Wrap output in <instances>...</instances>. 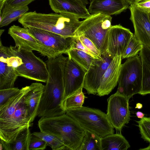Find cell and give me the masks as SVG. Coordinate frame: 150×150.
<instances>
[{"mask_svg":"<svg viewBox=\"0 0 150 150\" xmlns=\"http://www.w3.org/2000/svg\"><path fill=\"white\" fill-rule=\"evenodd\" d=\"M67 58L62 54L48 59L45 62L48 77L38 111L39 117H55L66 113L62 103L64 94V69Z\"/></svg>","mask_w":150,"mask_h":150,"instance_id":"obj_1","label":"cell"},{"mask_svg":"<svg viewBox=\"0 0 150 150\" xmlns=\"http://www.w3.org/2000/svg\"><path fill=\"white\" fill-rule=\"evenodd\" d=\"M80 18L69 13L46 14L35 11L26 13L18 21L25 28H35L65 37L75 38L76 32L82 22Z\"/></svg>","mask_w":150,"mask_h":150,"instance_id":"obj_2","label":"cell"},{"mask_svg":"<svg viewBox=\"0 0 150 150\" xmlns=\"http://www.w3.org/2000/svg\"><path fill=\"white\" fill-rule=\"evenodd\" d=\"M8 61L18 76L46 83L48 71L46 62L32 51L10 46Z\"/></svg>","mask_w":150,"mask_h":150,"instance_id":"obj_3","label":"cell"},{"mask_svg":"<svg viewBox=\"0 0 150 150\" xmlns=\"http://www.w3.org/2000/svg\"><path fill=\"white\" fill-rule=\"evenodd\" d=\"M112 17L101 13L91 15L82 21L75 33V37L83 35L91 40L102 56L107 53L108 31Z\"/></svg>","mask_w":150,"mask_h":150,"instance_id":"obj_4","label":"cell"},{"mask_svg":"<svg viewBox=\"0 0 150 150\" xmlns=\"http://www.w3.org/2000/svg\"><path fill=\"white\" fill-rule=\"evenodd\" d=\"M65 113L85 129L96 133L101 138L114 133V127L107 114L100 110L82 106L68 110Z\"/></svg>","mask_w":150,"mask_h":150,"instance_id":"obj_5","label":"cell"},{"mask_svg":"<svg viewBox=\"0 0 150 150\" xmlns=\"http://www.w3.org/2000/svg\"><path fill=\"white\" fill-rule=\"evenodd\" d=\"M142 80V64L139 55L127 58L122 64L117 91L129 99L140 93Z\"/></svg>","mask_w":150,"mask_h":150,"instance_id":"obj_6","label":"cell"},{"mask_svg":"<svg viewBox=\"0 0 150 150\" xmlns=\"http://www.w3.org/2000/svg\"><path fill=\"white\" fill-rule=\"evenodd\" d=\"M38 126L40 132L59 138L65 145L73 142L78 134L76 122L66 113L55 117H41Z\"/></svg>","mask_w":150,"mask_h":150,"instance_id":"obj_7","label":"cell"},{"mask_svg":"<svg viewBox=\"0 0 150 150\" xmlns=\"http://www.w3.org/2000/svg\"><path fill=\"white\" fill-rule=\"evenodd\" d=\"M28 32L44 47L50 58L67 54L71 49L74 38H66L47 30L35 28H27Z\"/></svg>","mask_w":150,"mask_h":150,"instance_id":"obj_8","label":"cell"},{"mask_svg":"<svg viewBox=\"0 0 150 150\" xmlns=\"http://www.w3.org/2000/svg\"><path fill=\"white\" fill-rule=\"evenodd\" d=\"M129 99L117 91L107 100V116L114 128L120 133L130 120Z\"/></svg>","mask_w":150,"mask_h":150,"instance_id":"obj_9","label":"cell"},{"mask_svg":"<svg viewBox=\"0 0 150 150\" xmlns=\"http://www.w3.org/2000/svg\"><path fill=\"white\" fill-rule=\"evenodd\" d=\"M86 73L74 61L68 57L64 69V100L80 88H83Z\"/></svg>","mask_w":150,"mask_h":150,"instance_id":"obj_10","label":"cell"},{"mask_svg":"<svg viewBox=\"0 0 150 150\" xmlns=\"http://www.w3.org/2000/svg\"><path fill=\"white\" fill-rule=\"evenodd\" d=\"M134 34L120 24L112 25L108 33L107 53L111 57L123 54Z\"/></svg>","mask_w":150,"mask_h":150,"instance_id":"obj_11","label":"cell"},{"mask_svg":"<svg viewBox=\"0 0 150 150\" xmlns=\"http://www.w3.org/2000/svg\"><path fill=\"white\" fill-rule=\"evenodd\" d=\"M8 33L14 40L15 47L25 50L37 51L50 58L44 46L28 32L27 28L13 25L9 28Z\"/></svg>","mask_w":150,"mask_h":150,"instance_id":"obj_12","label":"cell"},{"mask_svg":"<svg viewBox=\"0 0 150 150\" xmlns=\"http://www.w3.org/2000/svg\"><path fill=\"white\" fill-rule=\"evenodd\" d=\"M130 11V19L134 29V34L144 46L150 48V17L149 14L137 8L134 4L129 7Z\"/></svg>","mask_w":150,"mask_h":150,"instance_id":"obj_13","label":"cell"},{"mask_svg":"<svg viewBox=\"0 0 150 150\" xmlns=\"http://www.w3.org/2000/svg\"><path fill=\"white\" fill-rule=\"evenodd\" d=\"M97 60L86 73L83 88L89 94H96L102 77L113 58L107 53Z\"/></svg>","mask_w":150,"mask_h":150,"instance_id":"obj_14","label":"cell"},{"mask_svg":"<svg viewBox=\"0 0 150 150\" xmlns=\"http://www.w3.org/2000/svg\"><path fill=\"white\" fill-rule=\"evenodd\" d=\"M122 55L117 54L112 58L104 73L96 95L100 96L108 95L116 86L122 64Z\"/></svg>","mask_w":150,"mask_h":150,"instance_id":"obj_15","label":"cell"},{"mask_svg":"<svg viewBox=\"0 0 150 150\" xmlns=\"http://www.w3.org/2000/svg\"><path fill=\"white\" fill-rule=\"evenodd\" d=\"M30 89V86L22 88L15 95L0 106V136L5 131L17 107Z\"/></svg>","mask_w":150,"mask_h":150,"instance_id":"obj_16","label":"cell"},{"mask_svg":"<svg viewBox=\"0 0 150 150\" xmlns=\"http://www.w3.org/2000/svg\"><path fill=\"white\" fill-rule=\"evenodd\" d=\"M9 47L0 42V90L14 87L18 76L8 61Z\"/></svg>","mask_w":150,"mask_h":150,"instance_id":"obj_17","label":"cell"},{"mask_svg":"<svg viewBox=\"0 0 150 150\" xmlns=\"http://www.w3.org/2000/svg\"><path fill=\"white\" fill-rule=\"evenodd\" d=\"M129 5L125 0H91L88 10L91 15L100 13L111 16L120 13Z\"/></svg>","mask_w":150,"mask_h":150,"instance_id":"obj_18","label":"cell"},{"mask_svg":"<svg viewBox=\"0 0 150 150\" xmlns=\"http://www.w3.org/2000/svg\"><path fill=\"white\" fill-rule=\"evenodd\" d=\"M49 2L51 8L56 13H69L85 19L91 15L80 0H49Z\"/></svg>","mask_w":150,"mask_h":150,"instance_id":"obj_19","label":"cell"},{"mask_svg":"<svg viewBox=\"0 0 150 150\" xmlns=\"http://www.w3.org/2000/svg\"><path fill=\"white\" fill-rule=\"evenodd\" d=\"M30 89L24 100L30 122H33L37 116V112L45 86L41 83H33L30 86Z\"/></svg>","mask_w":150,"mask_h":150,"instance_id":"obj_20","label":"cell"},{"mask_svg":"<svg viewBox=\"0 0 150 150\" xmlns=\"http://www.w3.org/2000/svg\"><path fill=\"white\" fill-rule=\"evenodd\" d=\"M139 54L142 73V88L139 94L145 95L150 93V48L143 45Z\"/></svg>","mask_w":150,"mask_h":150,"instance_id":"obj_21","label":"cell"},{"mask_svg":"<svg viewBox=\"0 0 150 150\" xmlns=\"http://www.w3.org/2000/svg\"><path fill=\"white\" fill-rule=\"evenodd\" d=\"M29 10L28 6L13 7L6 3L0 14V27L6 26L22 18Z\"/></svg>","mask_w":150,"mask_h":150,"instance_id":"obj_22","label":"cell"},{"mask_svg":"<svg viewBox=\"0 0 150 150\" xmlns=\"http://www.w3.org/2000/svg\"><path fill=\"white\" fill-rule=\"evenodd\" d=\"M101 150H127L130 145L120 133L112 134L101 138Z\"/></svg>","mask_w":150,"mask_h":150,"instance_id":"obj_23","label":"cell"},{"mask_svg":"<svg viewBox=\"0 0 150 150\" xmlns=\"http://www.w3.org/2000/svg\"><path fill=\"white\" fill-rule=\"evenodd\" d=\"M71 49L82 51L96 59L102 60L103 59L100 51L93 43L83 35L74 38L71 45Z\"/></svg>","mask_w":150,"mask_h":150,"instance_id":"obj_24","label":"cell"},{"mask_svg":"<svg viewBox=\"0 0 150 150\" xmlns=\"http://www.w3.org/2000/svg\"><path fill=\"white\" fill-rule=\"evenodd\" d=\"M67 54L70 59L73 60L86 72L98 60L91 56L86 53L76 49H71Z\"/></svg>","mask_w":150,"mask_h":150,"instance_id":"obj_25","label":"cell"},{"mask_svg":"<svg viewBox=\"0 0 150 150\" xmlns=\"http://www.w3.org/2000/svg\"><path fill=\"white\" fill-rule=\"evenodd\" d=\"M78 150H101V138L96 133L85 130L81 144Z\"/></svg>","mask_w":150,"mask_h":150,"instance_id":"obj_26","label":"cell"},{"mask_svg":"<svg viewBox=\"0 0 150 150\" xmlns=\"http://www.w3.org/2000/svg\"><path fill=\"white\" fill-rule=\"evenodd\" d=\"M32 135L29 128L25 129L20 133L14 141L8 143L9 150H29Z\"/></svg>","mask_w":150,"mask_h":150,"instance_id":"obj_27","label":"cell"},{"mask_svg":"<svg viewBox=\"0 0 150 150\" xmlns=\"http://www.w3.org/2000/svg\"><path fill=\"white\" fill-rule=\"evenodd\" d=\"M83 88H80L63 100V106L65 112L68 110L77 108L82 106L85 99L87 98L82 91Z\"/></svg>","mask_w":150,"mask_h":150,"instance_id":"obj_28","label":"cell"},{"mask_svg":"<svg viewBox=\"0 0 150 150\" xmlns=\"http://www.w3.org/2000/svg\"><path fill=\"white\" fill-rule=\"evenodd\" d=\"M32 134L45 141L47 146H50L53 150H68L62 140L54 135L40 131L35 132Z\"/></svg>","mask_w":150,"mask_h":150,"instance_id":"obj_29","label":"cell"},{"mask_svg":"<svg viewBox=\"0 0 150 150\" xmlns=\"http://www.w3.org/2000/svg\"><path fill=\"white\" fill-rule=\"evenodd\" d=\"M143 46L142 43L134 34L122 56V59L135 56L142 50Z\"/></svg>","mask_w":150,"mask_h":150,"instance_id":"obj_30","label":"cell"},{"mask_svg":"<svg viewBox=\"0 0 150 150\" xmlns=\"http://www.w3.org/2000/svg\"><path fill=\"white\" fill-rule=\"evenodd\" d=\"M136 122L138 124L141 137L150 143V117H144Z\"/></svg>","mask_w":150,"mask_h":150,"instance_id":"obj_31","label":"cell"},{"mask_svg":"<svg viewBox=\"0 0 150 150\" xmlns=\"http://www.w3.org/2000/svg\"><path fill=\"white\" fill-rule=\"evenodd\" d=\"M20 90L18 88L0 90V106L3 105L11 97L15 95Z\"/></svg>","mask_w":150,"mask_h":150,"instance_id":"obj_32","label":"cell"},{"mask_svg":"<svg viewBox=\"0 0 150 150\" xmlns=\"http://www.w3.org/2000/svg\"><path fill=\"white\" fill-rule=\"evenodd\" d=\"M47 144L41 138L32 134L29 146V150H44Z\"/></svg>","mask_w":150,"mask_h":150,"instance_id":"obj_33","label":"cell"},{"mask_svg":"<svg viewBox=\"0 0 150 150\" xmlns=\"http://www.w3.org/2000/svg\"><path fill=\"white\" fill-rule=\"evenodd\" d=\"M134 5L140 10L150 14V0H142Z\"/></svg>","mask_w":150,"mask_h":150,"instance_id":"obj_34","label":"cell"},{"mask_svg":"<svg viewBox=\"0 0 150 150\" xmlns=\"http://www.w3.org/2000/svg\"><path fill=\"white\" fill-rule=\"evenodd\" d=\"M35 0H8L6 3L13 7L23 6H28Z\"/></svg>","mask_w":150,"mask_h":150,"instance_id":"obj_35","label":"cell"},{"mask_svg":"<svg viewBox=\"0 0 150 150\" xmlns=\"http://www.w3.org/2000/svg\"><path fill=\"white\" fill-rule=\"evenodd\" d=\"M7 0H0V14L1 13L2 9Z\"/></svg>","mask_w":150,"mask_h":150,"instance_id":"obj_36","label":"cell"},{"mask_svg":"<svg viewBox=\"0 0 150 150\" xmlns=\"http://www.w3.org/2000/svg\"><path fill=\"white\" fill-rule=\"evenodd\" d=\"M129 5L134 4L142 0H125Z\"/></svg>","mask_w":150,"mask_h":150,"instance_id":"obj_37","label":"cell"},{"mask_svg":"<svg viewBox=\"0 0 150 150\" xmlns=\"http://www.w3.org/2000/svg\"><path fill=\"white\" fill-rule=\"evenodd\" d=\"M137 117L139 118H142L144 116V114L141 112L138 111L136 113Z\"/></svg>","mask_w":150,"mask_h":150,"instance_id":"obj_38","label":"cell"},{"mask_svg":"<svg viewBox=\"0 0 150 150\" xmlns=\"http://www.w3.org/2000/svg\"><path fill=\"white\" fill-rule=\"evenodd\" d=\"M142 105L141 103H137L136 104L135 108L138 109H141L142 108Z\"/></svg>","mask_w":150,"mask_h":150,"instance_id":"obj_39","label":"cell"},{"mask_svg":"<svg viewBox=\"0 0 150 150\" xmlns=\"http://www.w3.org/2000/svg\"><path fill=\"white\" fill-rule=\"evenodd\" d=\"M85 5H86L88 4L89 3L87 0H80Z\"/></svg>","mask_w":150,"mask_h":150,"instance_id":"obj_40","label":"cell"},{"mask_svg":"<svg viewBox=\"0 0 150 150\" xmlns=\"http://www.w3.org/2000/svg\"><path fill=\"white\" fill-rule=\"evenodd\" d=\"M139 150H150V144L148 147L144 148L141 149Z\"/></svg>","mask_w":150,"mask_h":150,"instance_id":"obj_41","label":"cell"},{"mask_svg":"<svg viewBox=\"0 0 150 150\" xmlns=\"http://www.w3.org/2000/svg\"><path fill=\"white\" fill-rule=\"evenodd\" d=\"M4 31V30H1V29L0 30V36H1L2 33Z\"/></svg>","mask_w":150,"mask_h":150,"instance_id":"obj_42","label":"cell"},{"mask_svg":"<svg viewBox=\"0 0 150 150\" xmlns=\"http://www.w3.org/2000/svg\"><path fill=\"white\" fill-rule=\"evenodd\" d=\"M149 15H150V14H149Z\"/></svg>","mask_w":150,"mask_h":150,"instance_id":"obj_43","label":"cell"}]
</instances>
